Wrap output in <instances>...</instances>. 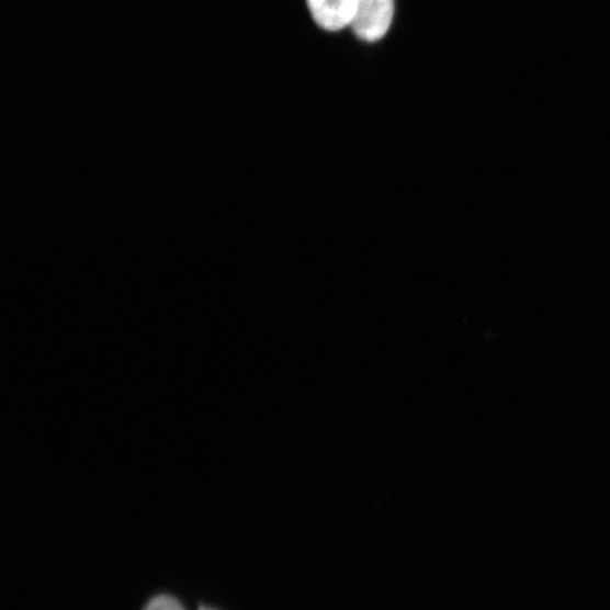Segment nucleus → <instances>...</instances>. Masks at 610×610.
I'll list each match as a JSON object with an SVG mask.
<instances>
[{
    "mask_svg": "<svg viewBox=\"0 0 610 610\" xmlns=\"http://www.w3.org/2000/svg\"><path fill=\"white\" fill-rule=\"evenodd\" d=\"M394 11V0H355V13L351 26L363 42H379L388 32Z\"/></svg>",
    "mask_w": 610,
    "mask_h": 610,
    "instance_id": "obj_1",
    "label": "nucleus"
},
{
    "mask_svg": "<svg viewBox=\"0 0 610 610\" xmlns=\"http://www.w3.org/2000/svg\"><path fill=\"white\" fill-rule=\"evenodd\" d=\"M144 610H185L183 606L171 596L162 595L148 601Z\"/></svg>",
    "mask_w": 610,
    "mask_h": 610,
    "instance_id": "obj_3",
    "label": "nucleus"
},
{
    "mask_svg": "<svg viewBox=\"0 0 610 610\" xmlns=\"http://www.w3.org/2000/svg\"><path fill=\"white\" fill-rule=\"evenodd\" d=\"M313 18L327 31H339L352 24L355 0H307Z\"/></svg>",
    "mask_w": 610,
    "mask_h": 610,
    "instance_id": "obj_2",
    "label": "nucleus"
},
{
    "mask_svg": "<svg viewBox=\"0 0 610 610\" xmlns=\"http://www.w3.org/2000/svg\"><path fill=\"white\" fill-rule=\"evenodd\" d=\"M200 610H214V609H208L206 607H201Z\"/></svg>",
    "mask_w": 610,
    "mask_h": 610,
    "instance_id": "obj_4",
    "label": "nucleus"
}]
</instances>
